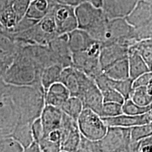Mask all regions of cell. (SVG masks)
<instances>
[{
  "label": "cell",
  "instance_id": "34",
  "mask_svg": "<svg viewBox=\"0 0 152 152\" xmlns=\"http://www.w3.org/2000/svg\"><path fill=\"white\" fill-rule=\"evenodd\" d=\"M130 141L136 142L152 136V123L130 128Z\"/></svg>",
  "mask_w": 152,
  "mask_h": 152
},
{
  "label": "cell",
  "instance_id": "51",
  "mask_svg": "<svg viewBox=\"0 0 152 152\" xmlns=\"http://www.w3.org/2000/svg\"><path fill=\"white\" fill-rule=\"evenodd\" d=\"M29 1H33V0H29Z\"/></svg>",
  "mask_w": 152,
  "mask_h": 152
},
{
  "label": "cell",
  "instance_id": "11",
  "mask_svg": "<svg viewBox=\"0 0 152 152\" xmlns=\"http://www.w3.org/2000/svg\"><path fill=\"white\" fill-rule=\"evenodd\" d=\"M18 123V114L6 90L4 96L0 103V136L10 135Z\"/></svg>",
  "mask_w": 152,
  "mask_h": 152
},
{
  "label": "cell",
  "instance_id": "20",
  "mask_svg": "<svg viewBox=\"0 0 152 152\" xmlns=\"http://www.w3.org/2000/svg\"><path fill=\"white\" fill-rule=\"evenodd\" d=\"M68 43L72 54L85 51L95 42L85 30L79 28L67 34Z\"/></svg>",
  "mask_w": 152,
  "mask_h": 152
},
{
  "label": "cell",
  "instance_id": "9",
  "mask_svg": "<svg viewBox=\"0 0 152 152\" xmlns=\"http://www.w3.org/2000/svg\"><path fill=\"white\" fill-rule=\"evenodd\" d=\"M58 35H67L77 28L75 7L54 3L50 9Z\"/></svg>",
  "mask_w": 152,
  "mask_h": 152
},
{
  "label": "cell",
  "instance_id": "33",
  "mask_svg": "<svg viewBox=\"0 0 152 152\" xmlns=\"http://www.w3.org/2000/svg\"><path fill=\"white\" fill-rule=\"evenodd\" d=\"M37 24L40 28V29L42 30L43 33H45L52 39H54V37L58 36L56 33V25H55L54 18H53L50 9H49L48 14L43 18H42L39 21L37 22Z\"/></svg>",
  "mask_w": 152,
  "mask_h": 152
},
{
  "label": "cell",
  "instance_id": "27",
  "mask_svg": "<svg viewBox=\"0 0 152 152\" xmlns=\"http://www.w3.org/2000/svg\"><path fill=\"white\" fill-rule=\"evenodd\" d=\"M63 68L58 64H54L43 69L41 74L40 83L45 92L54 83H59Z\"/></svg>",
  "mask_w": 152,
  "mask_h": 152
},
{
  "label": "cell",
  "instance_id": "1",
  "mask_svg": "<svg viewBox=\"0 0 152 152\" xmlns=\"http://www.w3.org/2000/svg\"><path fill=\"white\" fill-rule=\"evenodd\" d=\"M7 93L19 116V123H32L40 117L45 106V92L41 85L12 86L7 85Z\"/></svg>",
  "mask_w": 152,
  "mask_h": 152
},
{
  "label": "cell",
  "instance_id": "47",
  "mask_svg": "<svg viewBox=\"0 0 152 152\" xmlns=\"http://www.w3.org/2000/svg\"><path fill=\"white\" fill-rule=\"evenodd\" d=\"M138 142H131L125 152H138Z\"/></svg>",
  "mask_w": 152,
  "mask_h": 152
},
{
  "label": "cell",
  "instance_id": "43",
  "mask_svg": "<svg viewBox=\"0 0 152 152\" xmlns=\"http://www.w3.org/2000/svg\"><path fill=\"white\" fill-rule=\"evenodd\" d=\"M14 59H6V60H0V78L2 77L4 73L7 71L9 66L12 63Z\"/></svg>",
  "mask_w": 152,
  "mask_h": 152
},
{
  "label": "cell",
  "instance_id": "21",
  "mask_svg": "<svg viewBox=\"0 0 152 152\" xmlns=\"http://www.w3.org/2000/svg\"><path fill=\"white\" fill-rule=\"evenodd\" d=\"M70 96L69 92L61 83H54L45 92V105L52 106L60 109Z\"/></svg>",
  "mask_w": 152,
  "mask_h": 152
},
{
  "label": "cell",
  "instance_id": "36",
  "mask_svg": "<svg viewBox=\"0 0 152 152\" xmlns=\"http://www.w3.org/2000/svg\"><path fill=\"white\" fill-rule=\"evenodd\" d=\"M23 148L10 136H0V152H23Z\"/></svg>",
  "mask_w": 152,
  "mask_h": 152
},
{
  "label": "cell",
  "instance_id": "44",
  "mask_svg": "<svg viewBox=\"0 0 152 152\" xmlns=\"http://www.w3.org/2000/svg\"><path fill=\"white\" fill-rule=\"evenodd\" d=\"M53 2L55 4L61 5L71 6V7H75L76 6L79 4V2L77 0H52Z\"/></svg>",
  "mask_w": 152,
  "mask_h": 152
},
{
  "label": "cell",
  "instance_id": "24",
  "mask_svg": "<svg viewBox=\"0 0 152 152\" xmlns=\"http://www.w3.org/2000/svg\"><path fill=\"white\" fill-rule=\"evenodd\" d=\"M54 2L52 0H33L26 11V18L38 22L48 14Z\"/></svg>",
  "mask_w": 152,
  "mask_h": 152
},
{
  "label": "cell",
  "instance_id": "39",
  "mask_svg": "<svg viewBox=\"0 0 152 152\" xmlns=\"http://www.w3.org/2000/svg\"><path fill=\"white\" fill-rule=\"evenodd\" d=\"M40 152H59L61 151L60 143L49 140L48 138L44 137L38 142Z\"/></svg>",
  "mask_w": 152,
  "mask_h": 152
},
{
  "label": "cell",
  "instance_id": "32",
  "mask_svg": "<svg viewBox=\"0 0 152 152\" xmlns=\"http://www.w3.org/2000/svg\"><path fill=\"white\" fill-rule=\"evenodd\" d=\"M152 110V104L145 107L140 106L134 104L130 99H127L122 104L123 114L128 115H143L151 111Z\"/></svg>",
  "mask_w": 152,
  "mask_h": 152
},
{
  "label": "cell",
  "instance_id": "37",
  "mask_svg": "<svg viewBox=\"0 0 152 152\" xmlns=\"http://www.w3.org/2000/svg\"><path fill=\"white\" fill-rule=\"evenodd\" d=\"M30 2L29 0H14L13 1L12 9L16 15L18 22L26 16Z\"/></svg>",
  "mask_w": 152,
  "mask_h": 152
},
{
  "label": "cell",
  "instance_id": "17",
  "mask_svg": "<svg viewBox=\"0 0 152 152\" xmlns=\"http://www.w3.org/2000/svg\"><path fill=\"white\" fill-rule=\"evenodd\" d=\"M140 0H102V9L109 19L125 18Z\"/></svg>",
  "mask_w": 152,
  "mask_h": 152
},
{
  "label": "cell",
  "instance_id": "46",
  "mask_svg": "<svg viewBox=\"0 0 152 152\" xmlns=\"http://www.w3.org/2000/svg\"><path fill=\"white\" fill-rule=\"evenodd\" d=\"M7 87V85L3 81L2 79L0 78V103H1V100H2L4 96Z\"/></svg>",
  "mask_w": 152,
  "mask_h": 152
},
{
  "label": "cell",
  "instance_id": "4",
  "mask_svg": "<svg viewBox=\"0 0 152 152\" xmlns=\"http://www.w3.org/2000/svg\"><path fill=\"white\" fill-rule=\"evenodd\" d=\"M130 128L108 127L105 135L90 141L81 135L79 149L84 152H125L130 143Z\"/></svg>",
  "mask_w": 152,
  "mask_h": 152
},
{
  "label": "cell",
  "instance_id": "48",
  "mask_svg": "<svg viewBox=\"0 0 152 152\" xmlns=\"http://www.w3.org/2000/svg\"><path fill=\"white\" fill-rule=\"evenodd\" d=\"M87 1L97 8H102V0H87Z\"/></svg>",
  "mask_w": 152,
  "mask_h": 152
},
{
  "label": "cell",
  "instance_id": "19",
  "mask_svg": "<svg viewBox=\"0 0 152 152\" xmlns=\"http://www.w3.org/2000/svg\"><path fill=\"white\" fill-rule=\"evenodd\" d=\"M21 46L0 23V60L14 59Z\"/></svg>",
  "mask_w": 152,
  "mask_h": 152
},
{
  "label": "cell",
  "instance_id": "10",
  "mask_svg": "<svg viewBox=\"0 0 152 152\" xmlns=\"http://www.w3.org/2000/svg\"><path fill=\"white\" fill-rule=\"evenodd\" d=\"M60 132L61 151L75 152L81 141V134L77 122L64 113L61 125L58 130Z\"/></svg>",
  "mask_w": 152,
  "mask_h": 152
},
{
  "label": "cell",
  "instance_id": "41",
  "mask_svg": "<svg viewBox=\"0 0 152 152\" xmlns=\"http://www.w3.org/2000/svg\"><path fill=\"white\" fill-rule=\"evenodd\" d=\"M152 83V72H148L139 76L132 80V89L140 87H147Z\"/></svg>",
  "mask_w": 152,
  "mask_h": 152
},
{
  "label": "cell",
  "instance_id": "40",
  "mask_svg": "<svg viewBox=\"0 0 152 152\" xmlns=\"http://www.w3.org/2000/svg\"><path fill=\"white\" fill-rule=\"evenodd\" d=\"M31 130L34 142L36 143H38L41 140L45 137V133H44V130L42 125L40 119L37 118L35 121H34L31 124Z\"/></svg>",
  "mask_w": 152,
  "mask_h": 152
},
{
  "label": "cell",
  "instance_id": "5",
  "mask_svg": "<svg viewBox=\"0 0 152 152\" xmlns=\"http://www.w3.org/2000/svg\"><path fill=\"white\" fill-rule=\"evenodd\" d=\"M100 48V44L95 42L85 51L72 54L73 67L94 80L102 73L99 61Z\"/></svg>",
  "mask_w": 152,
  "mask_h": 152
},
{
  "label": "cell",
  "instance_id": "25",
  "mask_svg": "<svg viewBox=\"0 0 152 152\" xmlns=\"http://www.w3.org/2000/svg\"><path fill=\"white\" fill-rule=\"evenodd\" d=\"M32 123H18L16 128L10 134L11 137L18 142L23 149L28 148L34 142L31 130Z\"/></svg>",
  "mask_w": 152,
  "mask_h": 152
},
{
  "label": "cell",
  "instance_id": "16",
  "mask_svg": "<svg viewBox=\"0 0 152 152\" xmlns=\"http://www.w3.org/2000/svg\"><path fill=\"white\" fill-rule=\"evenodd\" d=\"M107 127L132 128L138 125L152 123V111L140 115H128L121 114L113 118H102Z\"/></svg>",
  "mask_w": 152,
  "mask_h": 152
},
{
  "label": "cell",
  "instance_id": "7",
  "mask_svg": "<svg viewBox=\"0 0 152 152\" xmlns=\"http://www.w3.org/2000/svg\"><path fill=\"white\" fill-rule=\"evenodd\" d=\"M79 75L80 90L77 98L80 99L83 109H90L99 115L104 104L102 92L94 80L81 71Z\"/></svg>",
  "mask_w": 152,
  "mask_h": 152
},
{
  "label": "cell",
  "instance_id": "49",
  "mask_svg": "<svg viewBox=\"0 0 152 152\" xmlns=\"http://www.w3.org/2000/svg\"><path fill=\"white\" fill-rule=\"evenodd\" d=\"M144 1H147L148 3H150V4H152V0H143Z\"/></svg>",
  "mask_w": 152,
  "mask_h": 152
},
{
  "label": "cell",
  "instance_id": "6",
  "mask_svg": "<svg viewBox=\"0 0 152 152\" xmlns=\"http://www.w3.org/2000/svg\"><path fill=\"white\" fill-rule=\"evenodd\" d=\"M79 132L90 141H97L105 135L108 127L99 115L90 109H83L77 120Z\"/></svg>",
  "mask_w": 152,
  "mask_h": 152
},
{
  "label": "cell",
  "instance_id": "31",
  "mask_svg": "<svg viewBox=\"0 0 152 152\" xmlns=\"http://www.w3.org/2000/svg\"><path fill=\"white\" fill-rule=\"evenodd\" d=\"M108 88H113L119 92L125 99H129L132 90V80L128 78L124 80H114L108 77Z\"/></svg>",
  "mask_w": 152,
  "mask_h": 152
},
{
  "label": "cell",
  "instance_id": "30",
  "mask_svg": "<svg viewBox=\"0 0 152 152\" xmlns=\"http://www.w3.org/2000/svg\"><path fill=\"white\" fill-rule=\"evenodd\" d=\"M140 54L143 58L149 68L152 67V39H144V40L138 42L135 45L130 47Z\"/></svg>",
  "mask_w": 152,
  "mask_h": 152
},
{
  "label": "cell",
  "instance_id": "14",
  "mask_svg": "<svg viewBox=\"0 0 152 152\" xmlns=\"http://www.w3.org/2000/svg\"><path fill=\"white\" fill-rule=\"evenodd\" d=\"M128 47L118 43H111L101 45L99 61L101 69L103 72L118 61L127 58Z\"/></svg>",
  "mask_w": 152,
  "mask_h": 152
},
{
  "label": "cell",
  "instance_id": "38",
  "mask_svg": "<svg viewBox=\"0 0 152 152\" xmlns=\"http://www.w3.org/2000/svg\"><path fill=\"white\" fill-rule=\"evenodd\" d=\"M104 102H113L119 104H122L124 102L125 99L123 96L113 88H108L102 92Z\"/></svg>",
  "mask_w": 152,
  "mask_h": 152
},
{
  "label": "cell",
  "instance_id": "18",
  "mask_svg": "<svg viewBox=\"0 0 152 152\" xmlns=\"http://www.w3.org/2000/svg\"><path fill=\"white\" fill-rule=\"evenodd\" d=\"M63 113L59 108L45 105L39 117L45 133V137L51 132L58 130L61 125Z\"/></svg>",
  "mask_w": 152,
  "mask_h": 152
},
{
  "label": "cell",
  "instance_id": "3",
  "mask_svg": "<svg viewBox=\"0 0 152 152\" xmlns=\"http://www.w3.org/2000/svg\"><path fill=\"white\" fill-rule=\"evenodd\" d=\"M42 71L27 56L18 51L1 79L6 84L12 86H35L41 85Z\"/></svg>",
  "mask_w": 152,
  "mask_h": 152
},
{
  "label": "cell",
  "instance_id": "2",
  "mask_svg": "<svg viewBox=\"0 0 152 152\" xmlns=\"http://www.w3.org/2000/svg\"><path fill=\"white\" fill-rule=\"evenodd\" d=\"M75 14L77 28L86 31L100 45L105 42L109 19L102 8L84 1L75 7Z\"/></svg>",
  "mask_w": 152,
  "mask_h": 152
},
{
  "label": "cell",
  "instance_id": "8",
  "mask_svg": "<svg viewBox=\"0 0 152 152\" xmlns=\"http://www.w3.org/2000/svg\"><path fill=\"white\" fill-rule=\"evenodd\" d=\"M132 29L133 28L128 23L125 18L109 19L106 39L105 42L101 45L118 43L129 49L137 43L132 38Z\"/></svg>",
  "mask_w": 152,
  "mask_h": 152
},
{
  "label": "cell",
  "instance_id": "13",
  "mask_svg": "<svg viewBox=\"0 0 152 152\" xmlns=\"http://www.w3.org/2000/svg\"><path fill=\"white\" fill-rule=\"evenodd\" d=\"M53 54L56 64L63 68L73 66L72 53L68 43V35H58L47 45Z\"/></svg>",
  "mask_w": 152,
  "mask_h": 152
},
{
  "label": "cell",
  "instance_id": "23",
  "mask_svg": "<svg viewBox=\"0 0 152 152\" xmlns=\"http://www.w3.org/2000/svg\"><path fill=\"white\" fill-rule=\"evenodd\" d=\"M128 61L129 68V76L132 80H134L139 76L143 74L151 72V69L149 68L143 58L134 49L132 48L128 49Z\"/></svg>",
  "mask_w": 152,
  "mask_h": 152
},
{
  "label": "cell",
  "instance_id": "22",
  "mask_svg": "<svg viewBox=\"0 0 152 152\" xmlns=\"http://www.w3.org/2000/svg\"><path fill=\"white\" fill-rule=\"evenodd\" d=\"M80 71L73 66L63 68L59 83L67 89L71 96H76L80 90Z\"/></svg>",
  "mask_w": 152,
  "mask_h": 152
},
{
  "label": "cell",
  "instance_id": "12",
  "mask_svg": "<svg viewBox=\"0 0 152 152\" xmlns=\"http://www.w3.org/2000/svg\"><path fill=\"white\" fill-rule=\"evenodd\" d=\"M20 52L27 56L41 69L56 64L53 54L47 45H28L20 47Z\"/></svg>",
  "mask_w": 152,
  "mask_h": 152
},
{
  "label": "cell",
  "instance_id": "50",
  "mask_svg": "<svg viewBox=\"0 0 152 152\" xmlns=\"http://www.w3.org/2000/svg\"><path fill=\"white\" fill-rule=\"evenodd\" d=\"M59 152H65V151H59Z\"/></svg>",
  "mask_w": 152,
  "mask_h": 152
},
{
  "label": "cell",
  "instance_id": "28",
  "mask_svg": "<svg viewBox=\"0 0 152 152\" xmlns=\"http://www.w3.org/2000/svg\"><path fill=\"white\" fill-rule=\"evenodd\" d=\"M60 109L65 115L77 122L79 115L83 110V106L79 98L70 96Z\"/></svg>",
  "mask_w": 152,
  "mask_h": 152
},
{
  "label": "cell",
  "instance_id": "45",
  "mask_svg": "<svg viewBox=\"0 0 152 152\" xmlns=\"http://www.w3.org/2000/svg\"><path fill=\"white\" fill-rule=\"evenodd\" d=\"M23 152H40V150H39L38 144L34 142L31 145L25 149Z\"/></svg>",
  "mask_w": 152,
  "mask_h": 152
},
{
  "label": "cell",
  "instance_id": "35",
  "mask_svg": "<svg viewBox=\"0 0 152 152\" xmlns=\"http://www.w3.org/2000/svg\"><path fill=\"white\" fill-rule=\"evenodd\" d=\"M123 114L122 105L113 102H104L99 115L102 118H113Z\"/></svg>",
  "mask_w": 152,
  "mask_h": 152
},
{
  "label": "cell",
  "instance_id": "26",
  "mask_svg": "<svg viewBox=\"0 0 152 152\" xmlns=\"http://www.w3.org/2000/svg\"><path fill=\"white\" fill-rule=\"evenodd\" d=\"M103 73L114 80H124L130 78L128 57L115 62L106 68Z\"/></svg>",
  "mask_w": 152,
  "mask_h": 152
},
{
  "label": "cell",
  "instance_id": "15",
  "mask_svg": "<svg viewBox=\"0 0 152 152\" xmlns=\"http://www.w3.org/2000/svg\"><path fill=\"white\" fill-rule=\"evenodd\" d=\"M125 19L135 28L152 23V4L140 0Z\"/></svg>",
  "mask_w": 152,
  "mask_h": 152
},
{
  "label": "cell",
  "instance_id": "42",
  "mask_svg": "<svg viewBox=\"0 0 152 152\" xmlns=\"http://www.w3.org/2000/svg\"><path fill=\"white\" fill-rule=\"evenodd\" d=\"M138 152H152V136L138 142Z\"/></svg>",
  "mask_w": 152,
  "mask_h": 152
},
{
  "label": "cell",
  "instance_id": "29",
  "mask_svg": "<svg viewBox=\"0 0 152 152\" xmlns=\"http://www.w3.org/2000/svg\"><path fill=\"white\" fill-rule=\"evenodd\" d=\"M129 99H130L137 105L142 107L152 104V94L148 91L147 87H140L132 89Z\"/></svg>",
  "mask_w": 152,
  "mask_h": 152
}]
</instances>
